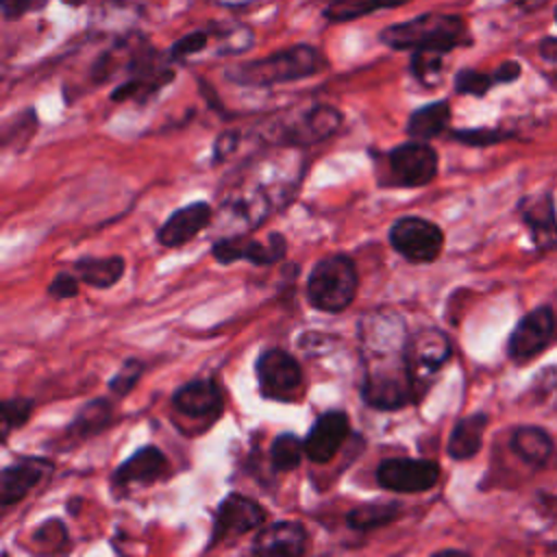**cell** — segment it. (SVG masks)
I'll return each instance as SVG.
<instances>
[{
    "mask_svg": "<svg viewBox=\"0 0 557 557\" xmlns=\"http://www.w3.org/2000/svg\"><path fill=\"white\" fill-rule=\"evenodd\" d=\"M324 54L307 44H298L261 59L235 63L226 70V78L244 87H270L313 76L326 67Z\"/></svg>",
    "mask_w": 557,
    "mask_h": 557,
    "instance_id": "1",
    "label": "cell"
},
{
    "mask_svg": "<svg viewBox=\"0 0 557 557\" xmlns=\"http://www.w3.org/2000/svg\"><path fill=\"white\" fill-rule=\"evenodd\" d=\"M379 39L394 50H442L450 52L453 48L468 41L466 22L453 13H422L405 22L389 24L381 30Z\"/></svg>",
    "mask_w": 557,
    "mask_h": 557,
    "instance_id": "2",
    "label": "cell"
},
{
    "mask_svg": "<svg viewBox=\"0 0 557 557\" xmlns=\"http://www.w3.org/2000/svg\"><path fill=\"white\" fill-rule=\"evenodd\" d=\"M359 274L350 257L331 255L320 259L307 281L309 302L326 313L344 311L357 296Z\"/></svg>",
    "mask_w": 557,
    "mask_h": 557,
    "instance_id": "3",
    "label": "cell"
},
{
    "mask_svg": "<svg viewBox=\"0 0 557 557\" xmlns=\"http://www.w3.org/2000/svg\"><path fill=\"white\" fill-rule=\"evenodd\" d=\"M361 394L366 405L379 411H396L420 398L405 361L396 366H370Z\"/></svg>",
    "mask_w": 557,
    "mask_h": 557,
    "instance_id": "4",
    "label": "cell"
},
{
    "mask_svg": "<svg viewBox=\"0 0 557 557\" xmlns=\"http://www.w3.org/2000/svg\"><path fill=\"white\" fill-rule=\"evenodd\" d=\"M261 394L278 403H296L305 392V374L296 357L281 348H268L257 359Z\"/></svg>",
    "mask_w": 557,
    "mask_h": 557,
    "instance_id": "5",
    "label": "cell"
},
{
    "mask_svg": "<svg viewBox=\"0 0 557 557\" xmlns=\"http://www.w3.org/2000/svg\"><path fill=\"white\" fill-rule=\"evenodd\" d=\"M389 244L411 263H431L444 248V233L426 218L405 215L392 224Z\"/></svg>",
    "mask_w": 557,
    "mask_h": 557,
    "instance_id": "6",
    "label": "cell"
},
{
    "mask_svg": "<svg viewBox=\"0 0 557 557\" xmlns=\"http://www.w3.org/2000/svg\"><path fill=\"white\" fill-rule=\"evenodd\" d=\"M453 348L448 337L437 329H424L411 335L405 344V363L409 370V376L418 389V396H422L429 387L431 376L448 361Z\"/></svg>",
    "mask_w": 557,
    "mask_h": 557,
    "instance_id": "7",
    "label": "cell"
},
{
    "mask_svg": "<svg viewBox=\"0 0 557 557\" xmlns=\"http://www.w3.org/2000/svg\"><path fill=\"white\" fill-rule=\"evenodd\" d=\"M339 126L342 113L335 107L313 104L283 122L276 131V141L287 146H311L333 137Z\"/></svg>",
    "mask_w": 557,
    "mask_h": 557,
    "instance_id": "8",
    "label": "cell"
},
{
    "mask_svg": "<svg viewBox=\"0 0 557 557\" xmlns=\"http://www.w3.org/2000/svg\"><path fill=\"white\" fill-rule=\"evenodd\" d=\"M440 481V466L433 459L389 457L376 468V483L389 492H426Z\"/></svg>",
    "mask_w": 557,
    "mask_h": 557,
    "instance_id": "9",
    "label": "cell"
},
{
    "mask_svg": "<svg viewBox=\"0 0 557 557\" xmlns=\"http://www.w3.org/2000/svg\"><path fill=\"white\" fill-rule=\"evenodd\" d=\"M263 520H265V511L257 500L242 494H228L226 498H222L215 511L209 546L213 548L222 542H233L239 535H246L263 527Z\"/></svg>",
    "mask_w": 557,
    "mask_h": 557,
    "instance_id": "10",
    "label": "cell"
},
{
    "mask_svg": "<svg viewBox=\"0 0 557 557\" xmlns=\"http://www.w3.org/2000/svg\"><path fill=\"white\" fill-rule=\"evenodd\" d=\"M387 165L396 185L424 187L437 174V152L426 141L411 139L389 150Z\"/></svg>",
    "mask_w": 557,
    "mask_h": 557,
    "instance_id": "11",
    "label": "cell"
},
{
    "mask_svg": "<svg viewBox=\"0 0 557 557\" xmlns=\"http://www.w3.org/2000/svg\"><path fill=\"white\" fill-rule=\"evenodd\" d=\"M557 331V320L550 307H537L529 311L513 329L507 342V355L516 363H527L529 359L544 352Z\"/></svg>",
    "mask_w": 557,
    "mask_h": 557,
    "instance_id": "12",
    "label": "cell"
},
{
    "mask_svg": "<svg viewBox=\"0 0 557 557\" xmlns=\"http://www.w3.org/2000/svg\"><path fill=\"white\" fill-rule=\"evenodd\" d=\"M211 255L220 263H233L237 259H248L255 265H272V263H278L285 259L287 242L281 233H272V235H268V239L224 237L213 244Z\"/></svg>",
    "mask_w": 557,
    "mask_h": 557,
    "instance_id": "13",
    "label": "cell"
},
{
    "mask_svg": "<svg viewBox=\"0 0 557 557\" xmlns=\"http://www.w3.org/2000/svg\"><path fill=\"white\" fill-rule=\"evenodd\" d=\"M350 433L348 416L339 409L324 411L305 437V457L313 463H326L335 457Z\"/></svg>",
    "mask_w": 557,
    "mask_h": 557,
    "instance_id": "14",
    "label": "cell"
},
{
    "mask_svg": "<svg viewBox=\"0 0 557 557\" xmlns=\"http://www.w3.org/2000/svg\"><path fill=\"white\" fill-rule=\"evenodd\" d=\"M50 472L52 463L41 457H20L13 463L4 466L0 474V505L7 509L20 503Z\"/></svg>",
    "mask_w": 557,
    "mask_h": 557,
    "instance_id": "15",
    "label": "cell"
},
{
    "mask_svg": "<svg viewBox=\"0 0 557 557\" xmlns=\"http://www.w3.org/2000/svg\"><path fill=\"white\" fill-rule=\"evenodd\" d=\"M172 407L194 420H213L224 409V396L213 379H196L172 394Z\"/></svg>",
    "mask_w": 557,
    "mask_h": 557,
    "instance_id": "16",
    "label": "cell"
},
{
    "mask_svg": "<svg viewBox=\"0 0 557 557\" xmlns=\"http://www.w3.org/2000/svg\"><path fill=\"white\" fill-rule=\"evenodd\" d=\"M168 457L157 446H141L126 461H122L113 476L111 485L115 492H124L131 485H150L168 474Z\"/></svg>",
    "mask_w": 557,
    "mask_h": 557,
    "instance_id": "17",
    "label": "cell"
},
{
    "mask_svg": "<svg viewBox=\"0 0 557 557\" xmlns=\"http://www.w3.org/2000/svg\"><path fill=\"white\" fill-rule=\"evenodd\" d=\"M211 207L209 202H189L174 213L159 226L157 242L165 248H178L185 246L189 239H194L198 233H202L211 220Z\"/></svg>",
    "mask_w": 557,
    "mask_h": 557,
    "instance_id": "18",
    "label": "cell"
},
{
    "mask_svg": "<svg viewBox=\"0 0 557 557\" xmlns=\"http://www.w3.org/2000/svg\"><path fill=\"white\" fill-rule=\"evenodd\" d=\"M520 218L529 226L533 244L540 250H557V213L550 191L527 196L520 202Z\"/></svg>",
    "mask_w": 557,
    "mask_h": 557,
    "instance_id": "19",
    "label": "cell"
},
{
    "mask_svg": "<svg viewBox=\"0 0 557 557\" xmlns=\"http://www.w3.org/2000/svg\"><path fill=\"white\" fill-rule=\"evenodd\" d=\"M307 548V531L298 520L274 522L255 537L250 550L261 555H302Z\"/></svg>",
    "mask_w": 557,
    "mask_h": 557,
    "instance_id": "20",
    "label": "cell"
},
{
    "mask_svg": "<svg viewBox=\"0 0 557 557\" xmlns=\"http://www.w3.org/2000/svg\"><path fill=\"white\" fill-rule=\"evenodd\" d=\"M511 450L531 468H546L555 455V442L542 426L522 424L511 433Z\"/></svg>",
    "mask_w": 557,
    "mask_h": 557,
    "instance_id": "21",
    "label": "cell"
},
{
    "mask_svg": "<svg viewBox=\"0 0 557 557\" xmlns=\"http://www.w3.org/2000/svg\"><path fill=\"white\" fill-rule=\"evenodd\" d=\"M487 422H490L487 413H472L461 418L450 431L448 455L457 461L472 459L483 444V433L487 429Z\"/></svg>",
    "mask_w": 557,
    "mask_h": 557,
    "instance_id": "22",
    "label": "cell"
},
{
    "mask_svg": "<svg viewBox=\"0 0 557 557\" xmlns=\"http://www.w3.org/2000/svg\"><path fill=\"white\" fill-rule=\"evenodd\" d=\"M74 274L81 278V283L98 289L113 287L122 274H124V259L113 255V257H83L74 261L72 265Z\"/></svg>",
    "mask_w": 557,
    "mask_h": 557,
    "instance_id": "23",
    "label": "cell"
},
{
    "mask_svg": "<svg viewBox=\"0 0 557 557\" xmlns=\"http://www.w3.org/2000/svg\"><path fill=\"white\" fill-rule=\"evenodd\" d=\"M450 120V104L446 100L429 102L416 109L407 120V135L418 141H429L444 133Z\"/></svg>",
    "mask_w": 557,
    "mask_h": 557,
    "instance_id": "24",
    "label": "cell"
},
{
    "mask_svg": "<svg viewBox=\"0 0 557 557\" xmlns=\"http://www.w3.org/2000/svg\"><path fill=\"white\" fill-rule=\"evenodd\" d=\"M111 418H113L111 403L107 398H94L78 409L72 424L67 426V433L76 440H89L98 435L102 429H107Z\"/></svg>",
    "mask_w": 557,
    "mask_h": 557,
    "instance_id": "25",
    "label": "cell"
},
{
    "mask_svg": "<svg viewBox=\"0 0 557 557\" xmlns=\"http://www.w3.org/2000/svg\"><path fill=\"white\" fill-rule=\"evenodd\" d=\"M400 513V503L396 500H374L352 507L346 516V522L355 531H372L389 524Z\"/></svg>",
    "mask_w": 557,
    "mask_h": 557,
    "instance_id": "26",
    "label": "cell"
},
{
    "mask_svg": "<svg viewBox=\"0 0 557 557\" xmlns=\"http://www.w3.org/2000/svg\"><path fill=\"white\" fill-rule=\"evenodd\" d=\"M407 2L411 0H333L324 9V17L331 22H348V20H357L368 13H374L379 9H394Z\"/></svg>",
    "mask_w": 557,
    "mask_h": 557,
    "instance_id": "27",
    "label": "cell"
},
{
    "mask_svg": "<svg viewBox=\"0 0 557 557\" xmlns=\"http://www.w3.org/2000/svg\"><path fill=\"white\" fill-rule=\"evenodd\" d=\"M305 455V440H298L294 433H281L270 448V463L274 472L294 470Z\"/></svg>",
    "mask_w": 557,
    "mask_h": 557,
    "instance_id": "28",
    "label": "cell"
},
{
    "mask_svg": "<svg viewBox=\"0 0 557 557\" xmlns=\"http://www.w3.org/2000/svg\"><path fill=\"white\" fill-rule=\"evenodd\" d=\"M211 30L218 41V54H239L252 46V30L244 24H224Z\"/></svg>",
    "mask_w": 557,
    "mask_h": 557,
    "instance_id": "29",
    "label": "cell"
},
{
    "mask_svg": "<svg viewBox=\"0 0 557 557\" xmlns=\"http://www.w3.org/2000/svg\"><path fill=\"white\" fill-rule=\"evenodd\" d=\"M444 54L442 50H413L411 57V72L422 85H435L442 76L444 67Z\"/></svg>",
    "mask_w": 557,
    "mask_h": 557,
    "instance_id": "30",
    "label": "cell"
},
{
    "mask_svg": "<svg viewBox=\"0 0 557 557\" xmlns=\"http://www.w3.org/2000/svg\"><path fill=\"white\" fill-rule=\"evenodd\" d=\"M33 411V400L28 398H7L2 403V442H7L13 429H20L28 422Z\"/></svg>",
    "mask_w": 557,
    "mask_h": 557,
    "instance_id": "31",
    "label": "cell"
},
{
    "mask_svg": "<svg viewBox=\"0 0 557 557\" xmlns=\"http://www.w3.org/2000/svg\"><path fill=\"white\" fill-rule=\"evenodd\" d=\"M211 39H213L211 30H191L172 44L170 59L185 61L187 57H194V54L207 50L211 46Z\"/></svg>",
    "mask_w": 557,
    "mask_h": 557,
    "instance_id": "32",
    "label": "cell"
},
{
    "mask_svg": "<svg viewBox=\"0 0 557 557\" xmlns=\"http://www.w3.org/2000/svg\"><path fill=\"white\" fill-rule=\"evenodd\" d=\"M496 85L494 72L485 74L479 70H461L455 76V91L457 94H470V96H483Z\"/></svg>",
    "mask_w": 557,
    "mask_h": 557,
    "instance_id": "33",
    "label": "cell"
},
{
    "mask_svg": "<svg viewBox=\"0 0 557 557\" xmlns=\"http://www.w3.org/2000/svg\"><path fill=\"white\" fill-rule=\"evenodd\" d=\"M144 374V361L139 359H126L122 363V368L111 376L109 381V389L115 394V396H126L141 379Z\"/></svg>",
    "mask_w": 557,
    "mask_h": 557,
    "instance_id": "34",
    "label": "cell"
},
{
    "mask_svg": "<svg viewBox=\"0 0 557 557\" xmlns=\"http://www.w3.org/2000/svg\"><path fill=\"white\" fill-rule=\"evenodd\" d=\"M450 137L455 141H461L468 146H490V144L505 141L511 135L505 131H498V128H463V131H453Z\"/></svg>",
    "mask_w": 557,
    "mask_h": 557,
    "instance_id": "35",
    "label": "cell"
},
{
    "mask_svg": "<svg viewBox=\"0 0 557 557\" xmlns=\"http://www.w3.org/2000/svg\"><path fill=\"white\" fill-rule=\"evenodd\" d=\"M37 544H46L50 548H61L67 542V531L61 520H46L33 535Z\"/></svg>",
    "mask_w": 557,
    "mask_h": 557,
    "instance_id": "36",
    "label": "cell"
},
{
    "mask_svg": "<svg viewBox=\"0 0 557 557\" xmlns=\"http://www.w3.org/2000/svg\"><path fill=\"white\" fill-rule=\"evenodd\" d=\"M78 285H81V278L74 272H59L50 281L48 294L57 300H65V298H72L78 294Z\"/></svg>",
    "mask_w": 557,
    "mask_h": 557,
    "instance_id": "37",
    "label": "cell"
},
{
    "mask_svg": "<svg viewBox=\"0 0 557 557\" xmlns=\"http://www.w3.org/2000/svg\"><path fill=\"white\" fill-rule=\"evenodd\" d=\"M239 144V135L235 131H226L222 133L218 139H215V146H213V159L215 161H222L224 157H228Z\"/></svg>",
    "mask_w": 557,
    "mask_h": 557,
    "instance_id": "38",
    "label": "cell"
},
{
    "mask_svg": "<svg viewBox=\"0 0 557 557\" xmlns=\"http://www.w3.org/2000/svg\"><path fill=\"white\" fill-rule=\"evenodd\" d=\"M37 2L39 0H2V13L7 20H13V17H20L26 11L35 9Z\"/></svg>",
    "mask_w": 557,
    "mask_h": 557,
    "instance_id": "39",
    "label": "cell"
},
{
    "mask_svg": "<svg viewBox=\"0 0 557 557\" xmlns=\"http://www.w3.org/2000/svg\"><path fill=\"white\" fill-rule=\"evenodd\" d=\"M520 76V63L518 61H505L494 70L496 83H511Z\"/></svg>",
    "mask_w": 557,
    "mask_h": 557,
    "instance_id": "40",
    "label": "cell"
},
{
    "mask_svg": "<svg viewBox=\"0 0 557 557\" xmlns=\"http://www.w3.org/2000/svg\"><path fill=\"white\" fill-rule=\"evenodd\" d=\"M540 54L546 61H557V37H546L540 41Z\"/></svg>",
    "mask_w": 557,
    "mask_h": 557,
    "instance_id": "41",
    "label": "cell"
},
{
    "mask_svg": "<svg viewBox=\"0 0 557 557\" xmlns=\"http://www.w3.org/2000/svg\"><path fill=\"white\" fill-rule=\"evenodd\" d=\"M513 2H516V4H520L522 9H527V11H529V9H535V7H540L544 0H513Z\"/></svg>",
    "mask_w": 557,
    "mask_h": 557,
    "instance_id": "42",
    "label": "cell"
},
{
    "mask_svg": "<svg viewBox=\"0 0 557 557\" xmlns=\"http://www.w3.org/2000/svg\"><path fill=\"white\" fill-rule=\"evenodd\" d=\"M63 2H67V4H83L85 0H63Z\"/></svg>",
    "mask_w": 557,
    "mask_h": 557,
    "instance_id": "43",
    "label": "cell"
},
{
    "mask_svg": "<svg viewBox=\"0 0 557 557\" xmlns=\"http://www.w3.org/2000/svg\"><path fill=\"white\" fill-rule=\"evenodd\" d=\"M555 20H557V9H555Z\"/></svg>",
    "mask_w": 557,
    "mask_h": 557,
    "instance_id": "44",
    "label": "cell"
}]
</instances>
